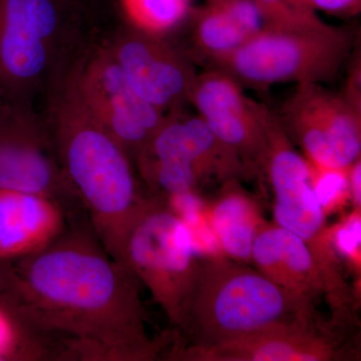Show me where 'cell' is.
<instances>
[{"label": "cell", "mask_w": 361, "mask_h": 361, "mask_svg": "<svg viewBox=\"0 0 361 361\" xmlns=\"http://www.w3.org/2000/svg\"><path fill=\"white\" fill-rule=\"evenodd\" d=\"M129 268L102 245L89 221L49 246L0 262V300L39 339L49 361H154L176 334L152 338Z\"/></svg>", "instance_id": "6da1fadb"}, {"label": "cell", "mask_w": 361, "mask_h": 361, "mask_svg": "<svg viewBox=\"0 0 361 361\" xmlns=\"http://www.w3.org/2000/svg\"><path fill=\"white\" fill-rule=\"evenodd\" d=\"M45 121L61 167L106 252L125 264L128 239L153 201L134 161L85 108L66 75L52 85Z\"/></svg>", "instance_id": "7a4b0ae2"}, {"label": "cell", "mask_w": 361, "mask_h": 361, "mask_svg": "<svg viewBox=\"0 0 361 361\" xmlns=\"http://www.w3.org/2000/svg\"><path fill=\"white\" fill-rule=\"evenodd\" d=\"M317 322L310 297L287 290L257 269L211 256L199 262L178 329L188 341L173 344L201 348Z\"/></svg>", "instance_id": "3957f363"}, {"label": "cell", "mask_w": 361, "mask_h": 361, "mask_svg": "<svg viewBox=\"0 0 361 361\" xmlns=\"http://www.w3.org/2000/svg\"><path fill=\"white\" fill-rule=\"evenodd\" d=\"M267 137L264 171L274 194L275 224L293 232L310 247L325 284V297L334 313L353 305L350 287L342 276L341 261L330 242L325 214L316 199L310 163L295 149L279 116L260 111Z\"/></svg>", "instance_id": "277c9868"}, {"label": "cell", "mask_w": 361, "mask_h": 361, "mask_svg": "<svg viewBox=\"0 0 361 361\" xmlns=\"http://www.w3.org/2000/svg\"><path fill=\"white\" fill-rule=\"evenodd\" d=\"M351 32L336 26L264 27L237 51L210 63L243 87L323 84L336 77L353 49Z\"/></svg>", "instance_id": "5b68a950"}, {"label": "cell", "mask_w": 361, "mask_h": 361, "mask_svg": "<svg viewBox=\"0 0 361 361\" xmlns=\"http://www.w3.org/2000/svg\"><path fill=\"white\" fill-rule=\"evenodd\" d=\"M147 190L159 198L197 191L206 180L250 177L237 154L221 142L200 116L168 114L135 161Z\"/></svg>", "instance_id": "8992f818"}, {"label": "cell", "mask_w": 361, "mask_h": 361, "mask_svg": "<svg viewBox=\"0 0 361 361\" xmlns=\"http://www.w3.org/2000/svg\"><path fill=\"white\" fill-rule=\"evenodd\" d=\"M59 0H0V94L32 109L59 75L65 39ZM33 110V109H32Z\"/></svg>", "instance_id": "52a82bcc"}, {"label": "cell", "mask_w": 361, "mask_h": 361, "mask_svg": "<svg viewBox=\"0 0 361 361\" xmlns=\"http://www.w3.org/2000/svg\"><path fill=\"white\" fill-rule=\"evenodd\" d=\"M200 259L197 257L186 225L161 199L151 205L130 232L125 264L169 320L179 329Z\"/></svg>", "instance_id": "ba28073f"}, {"label": "cell", "mask_w": 361, "mask_h": 361, "mask_svg": "<svg viewBox=\"0 0 361 361\" xmlns=\"http://www.w3.org/2000/svg\"><path fill=\"white\" fill-rule=\"evenodd\" d=\"M0 189L40 195L65 209L71 223L87 220L66 179L47 121L0 99Z\"/></svg>", "instance_id": "9c48e42d"}, {"label": "cell", "mask_w": 361, "mask_h": 361, "mask_svg": "<svg viewBox=\"0 0 361 361\" xmlns=\"http://www.w3.org/2000/svg\"><path fill=\"white\" fill-rule=\"evenodd\" d=\"M66 75L85 108L135 164L167 115L135 94L106 47L82 54Z\"/></svg>", "instance_id": "30bf717a"}, {"label": "cell", "mask_w": 361, "mask_h": 361, "mask_svg": "<svg viewBox=\"0 0 361 361\" xmlns=\"http://www.w3.org/2000/svg\"><path fill=\"white\" fill-rule=\"evenodd\" d=\"M279 118L291 141L314 165L346 168L360 158L361 110L342 92L322 84L298 85Z\"/></svg>", "instance_id": "8fae6325"}, {"label": "cell", "mask_w": 361, "mask_h": 361, "mask_svg": "<svg viewBox=\"0 0 361 361\" xmlns=\"http://www.w3.org/2000/svg\"><path fill=\"white\" fill-rule=\"evenodd\" d=\"M135 94L168 115L189 101L197 78L191 59L169 42L129 30L106 45Z\"/></svg>", "instance_id": "7c38bea8"}, {"label": "cell", "mask_w": 361, "mask_h": 361, "mask_svg": "<svg viewBox=\"0 0 361 361\" xmlns=\"http://www.w3.org/2000/svg\"><path fill=\"white\" fill-rule=\"evenodd\" d=\"M213 134L234 151L250 177L264 171L267 137L254 101L224 71L197 75L189 101Z\"/></svg>", "instance_id": "4fadbf2b"}, {"label": "cell", "mask_w": 361, "mask_h": 361, "mask_svg": "<svg viewBox=\"0 0 361 361\" xmlns=\"http://www.w3.org/2000/svg\"><path fill=\"white\" fill-rule=\"evenodd\" d=\"M322 323L289 325L214 344H173L165 357L183 361H330L341 360L339 342Z\"/></svg>", "instance_id": "5bb4252c"}, {"label": "cell", "mask_w": 361, "mask_h": 361, "mask_svg": "<svg viewBox=\"0 0 361 361\" xmlns=\"http://www.w3.org/2000/svg\"><path fill=\"white\" fill-rule=\"evenodd\" d=\"M71 224L56 201L0 189V262L32 255L49 246Z\"/></svg>", "instance_id": "9a60e30c"}, {"label": "cell", "mask_w": 361, "mask_h": 361, "mask_svg": "<svg viewBox=\"0 0 361 361\" xmlns=\"http://www.w3.org/2000/svg\"><path fill=\"white\" fill-rule=\"evenodd\" d=\"M251 261L258 271L287 290L313 297L324 294L319 268L300 237L277 224L266 223L259 231Z\"/></svg>", "instance_id": "2e32d148"}, {"label": "cell", "mask_w": 361, "mask_h": 361, "mask_svg": "<svg viewBox=\"0 0 361 361\" xmlns=\"http://www.w3.org/2000/svg\"><path fill=\"white\" fill-rule=\"evenodd\" d=\"M189 18L195 49L210 63L237 51L265 27L253 0H206Z\"/></svg>", "instance_id": "e0dca14e"}, {"label": "cell", "mask_w": 361, "mask_h": 361, "mask_svg": "<svg viewBox=\"0 0 361 361\" xmlns=\"http://www.w3.org/2000/svg\"><path fill=\"white\" fill-rule=\"evenodd\" d=\"M209 221L220 250L240 262H250L252 248L259 231L266 224L256 201L233 180L215 201Z\"/></svg>", "instance_id": "ac0fdd59"}, {"label": "cell", "mask_w": 361, "mask_h": 361, "mask_svg": "<svg viewBox=\"0 0 361 361\" xmlns=\"http://www.w3.org/2000/svg\"><path fill=\"white\" fill-rule=\"evenodd\" d=\"M193 0H120L130 30L167 37L191 16Z\"/></svg>", "instance_id": "d6986e66"}, {"label": "cell", "mask_w": 361, "mask_h": 361, "mask_svg": "<svg viewBox=\"0 0 361 361\" xmlns=\"http://www.w3.org/2000/svg\"><path fill=\"white\" fill-rule=\"evenodd\" d=\"M49 361L47 351L20 316L0 300V361Z\"/></svg>", "instance_id": "ffe728a7"}, {"label": "cell", "mask_w": 361, "mask_h": 361, "mask_svg": "<svg viewBox=\"0 0 361 361\" xmlns=\"http://www.w3.org/2000/svg\"><path fill=\"white\" fill-rule=\"evenodd\" d=\"M265 27L310 30L327 25L308 0H253Z\"/></svg>", "instance_id": "44dd1931"}, {"label": "cell", "mask_w": 361, "mask_h": 361, "mask_svg": "<svg viewBox=\"0 0 361 361\" xmlns=\"http://www.w3.org/2000/svg\"><path fill=\"white\" fill-rule=\"evenodd\" d=\"M310 163L311 185L323 212L329 215L351 202L348 169L327 168Z\"/></svg>", "instance_id": "7402d4cb"}, {"label": "cell", "mask_w": 361, "mask_h": 361, "mask_svg": "<svg viewBox=\"0 0 361 361\" xmlns=\"http://www.w3.org/2000/svg\"><path fill=\"white\" fill-rule=\"evenodd\" d=\"M329 234L337 256L345 259L356 276L360 277L361 209H353V212L329 228Z\"/></svg>", "instance_id": "603a6c76"}, {"label": "cell", "mask_w": 361, "mask_h": 361, "mask_svg": "<svg viewBox=\"0 0 361 361\" xmlns=\"http://www.w3.org/2000/svg\"><path fill=\"white\" fill-rule=\"evenodd\" d=\"M316 11L339 18H351L360 13L361 0H308Z\"/></svg>", "instance_id": "cb8c5ba5"}, {"label": "cell", "mask_w": 361, "mask_h": 361, "mask_svg": "<svg viewBox=\"0 0 361 361\" xmlns=\"http://www.w3.org/2000/svg\"><path fill=\"white\" fill-rule=\"evenodd\" d=\"M349 190L351 203L355 209H361V161L356 160L348 169Z\"/></svg>", "instance_id": "d4e9b609"}, {"label": "cell", "mask_w": 361, "mask_h": 361, "mask_svg": "<svg viewBox=\"0 0 361 361\" xmlns=\"http://www.w3.org/2000/svg\"><path fill=\"white\" fill-rule=\"evenodd\" d=\"M0 97H1V94H0Z\"/></svg>", "instance_id": "484cf974"}]
</instances>
